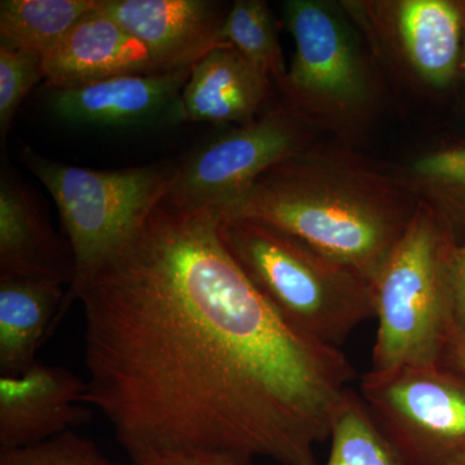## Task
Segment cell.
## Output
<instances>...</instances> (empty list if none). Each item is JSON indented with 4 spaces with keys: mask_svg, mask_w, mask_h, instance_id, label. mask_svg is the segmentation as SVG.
<instances>
[{
    "mask_svg": "<svg viewBox=\"0 0 465 465\" xmlns=\"http://www.w3.org/2000/svg\"><path fill=\"white\" fill-rule=\"evenodd\" d=\"M223 213L164 195L72 292L81 302L84 403L131 463L222 452L321 465L356 371L290 326L229 255Z\"/></svg>",
    "mask_w": 465,
    "mask_h": 465,
    "instance_id": "obj_1",
    "label": "cell"
},
{
    "mask_svg": "<svg viewBox=\"0 0 465 465\" xmlns=\"http://www.w3.org/2000/svg\"><path fill=\"white\" fill-rule=\"evenodd\" d=\"M419 202L399 174L317 143L269 168L224 215L277 226L374 284Z\"/></svg>",
    "mask_w": 465,
    "mask_h": 465,
    "instance_id": "obj_2",
    "label": "cell"
},
{
    "mask_svg": "<svg viewBox=\"0 0 465 465\" xmlns=\"http://www.w3.org/2000/svg\"><path fill=\"white\" fill-rule=\"evenodd\" d=\"M229 255L290 326L338 347L375 318L374 286L295 235L251 217L223 215Z\"/></svg>",
    "mask_w": 465,
    "mask_h": 465,
    "instance_id": "obj_3",
    "label": "cell"
},
{
    "mask_svg": "<svg viewBox=\"0 0 465 465\" xmlns=\"http://www.w3.org/2000/svg\"><path fill=\"white\" fill-rule=\"evenodd\" d=\"M283 20L295 42L277 84L284 105L317 131L357 139L378 115L381 90L356 20L344 3L327 0H289Z\"/></svg>",
    "mask_w": 465,
    "mask_h": 465,
    "instance_id": "obj_4",
    "label": "cell"
},
{
    "mask_svg": "<svg viewBox=\"0 0 465 465\" xmlns=\"http://www.w3.org/2000/svg\"><path fill=\"white\" fill-rule=\"evenodd\" d=\"M459 243L445 219L419 202L411 224L375 281L374 371L442 361L454 331L450 264Z\"/></svg>",
    "mask_w": 465,
    "mask_h": 465,
    "instance_id": "obj_5",
    "label": "cell"
},
{
    "mask_svg": "<svg viewBox=\"0 0 465 465\" xmlns=\"http://www.w3.org/2000/svg\"><path fill=\"white\" fill-rule=\"evenodd\" d=\"M27 168L51 193L75 259V278L67 292L134 232L170 188L176 167L167 164L97 171L67 166L23 152Z\"/></svg>",
    "mask_w": 465,
    "mask_h": 465,
    "instance_id": "obj_6",
    "label": "cell"
},
{
    "mask_svg": "<svg viewBox=\"0 0 465 465\" xmlns=\"http://www.w3.org/2000/svg\"><path fill=\"white\" fill-rule=\"evenodd\" d=\"M367 409L410 465L465 460V375L448 363L405 365L361 381Z\"/></svg>",
    "mask_w": 465,
    "mask_h": 465,
    "instance_id": "obj_7",
    "label": "cell"
},
{
    "mask_svg": "<svg viewBox=\"0 0 465 465\" xmlns=\"http://www.w3.org/2000/svg\"><path fill=\"white\" fill-rule=\"evenodd\" d=\"M317 130L284 104L213 137L174 170L167 198L224 215L269 170L313 146Z\"/></svg>",
    "mask_w": 465,
    "mask_h": 465,
    "instance_id": "obj_8",
    "label": "cell"
},
{
    "mask_svg": "<svg viewBox=\"0 0 465 465\" xmlns=\"http://www.w3.org/2000/svg\"><path fill=\"white\" fill-rule=\"evenodd\" d=\"M370 33L388 34L416 78L434 88L448 87L460 67L464 48L463 3L396 0L345 3Z\"/></svg>",
    "mask_w": 465,
    "mask_h": 465,
    "instance_id": "obj_9",
    "label": "cell"
},
{
    "mask_svg": "<svg viewBox=\"0 0 465 465\" xmlns=\"http://www.w3.org/2000/svg\"><path fill=\"white\" fill-rule=\"evenodd\" d=\"M101 9L145 45L158 73L192 69L208 52L228 45L222 3L101 0Z\"/></svg>",
    "mask_w": 465,
    "mask_h": 465,
    "instance_id": "obj_10",
    "label": "cell"
},
{
    "mask_svg": "<svg viewBox=\"0 0 465 465\" xmlns=\"http://www.w3.org/2000/svg\"><path fill=\"white\" fill-rule=\"evenodd\" d=\"M87 381L65 367L36 361L18 376H0V449L27 448L91 420Z\"/></svg>",
    "mask_w": 465,
    "mask_h": 465,
    "instance_id": "obj_11",
    "label": "cell"
},
{
    "mask_svg": "<svg viewBox=\"0 0 465 465\" xmlns=\"http://www.w3.org/2000/svg\"><path fill=\"white\" fill-rule=\"evenodd\" d=\"M191 70L115 76L52 90L50 109L61 121L97 127H134L183 121L182 94Z\"/></svg>",
    "mask_w": 465,
    "mask_h": 465,
    "instance_id": "obj_12",
    "label": "cell"
},
{
    "mask_svg": "<svg viewBox=\"0 0 465 465\" xmlns=\"http://www.w3.org/2000/svg\"><path fill=\"white\" fill-rule=\"evenodd\" d=\"M51 90H67L115 76L162 74L148 50L99 7L42 57Z\"/></svg>",
    "mask_w": 465,
    "mask_h": 465,
    "instance_id": "obj_13",
    "label": "cell"
},
{
    "mask_svg": "<svg viewBox=\"0 0 465 465\" xmlns=\"http://www.w3.org/2000/svg\"><path fill=\"white\" fill-rule=\"evenodd\" d=\"M0 275L69 287L75 278L69 241L54 231L35 195L5 168L0 177Z\"/></svg>",
    "mask_w": 465,
    "mask_h": 465,
    "instance_id": "obj_14",
    "label": "cell"
},
{
    "mask_svg": "<svg viewBox=\"0 0 465 465\" xmlns=\"http://www.w3.org/2000/svg\"><path fill=\"white\" fill-rule=\"evenodd\" d=\"M272 79L232 45L208 52L192 67L182 94L183 121L249 124L262 115Z\"/></svg>",
    "mask_w": 465,
    "mask_h": 465,
    "instance_id": "obj_15",
    "label": "cell"
},
{
    "mask_svg": "<svg viewBox=\"0 0 465 465\" xmlns=\"http://www.w3.org/2000/svg\"><path fill=\"white\" fill-rule=\"evenodd\" d=\"M65 293L58 283L0 275V376L24 374L38 361Z\"/></svg>",
    "mask_w": 465,
    "mask_h": 465,
    "instance_id": "obj_16",
    "label": "cell"
},
{
    "mask_svg": "<svg viewBox=\"0 0 465 465\" xmlns=\"http://www.w3.org/2000/svg\"><path fill=\"white\" fill-rule=\"evenodd\" d=\"M100 0H2L0 48L45 56Z\"/></svg>",
    "mask_w": 465,
    "mask_h": 465,
    "instance_id": "obj_17",
    "label": "cell"
},
{
    "mask_svg": "<svg viewBox=\"0 0 465 465\" xmlns=\"http://www.w3.org/2000/svg\"><path fill=\"white\" fill-rule=\"evenodd\" d=\"M399 176L448 222L457 238L465 232V145L419 155Z\"/></svg>",
    "mask_w": 465,
    "mask_h": 465,
    "instance_id": "obj_18",
    "label": "cell"
},
{
    "mask_svg": "<svg viewBox=\"0 0 465 465\" xmlns=\"http://www.w3.org/2000/svg\"><path fill=\"white\" fill-rule=\"evenodd\" d=\"M329 440L326 465H410L351 388L333 416Z\"/></svg>",
    "mask_w": 465,
    "mask_h": 465,
    "instance_id": "obj_19",
    "label": "cell"
},
{
    "mask_svg": "<svg viewBox=\"0 0 465 465\" xmlns=\"http://www.w3.org/2000/svg\"><path fill=\"white\" fill-rule=\"evenodd\" d=\"M223 39L275 84L286 74L277 26L264 0L232 3L223 26Z\"/></svg>",
    "mask_w": 465,
    "mask_h": 465,
    "instance_id": "obj_20",
    "label": "cell"
},
{
    "mask_svg": "<svg viewBox=\"0 0 465 465\" xmlns=\"http://www.w3.org/2000/svg\"><path fill=\"white\" fill-rule=\"evenodd\" d=\"M0 465H121L74 430L18 449H0Z\"/></svg>",
    "mask_w": 465,
    "mask_h": 465,
    "instance_id": "obj_21",
    "label": "cell"
},
{
    "mask_svg": "<svg viewBox=\"0 0 465 465\" xmlns=\"http://www.w3.org/2000/svg\"><path fill=\"white\" fill-rule=\"evenodd\" d=\"M45 79L41 54L0 48V134L5 139L21 103Z\"/></svg>",
    "mask_w": 465,
    "mask_h": 465,
    "instance_id": "obj_22",
    "label": "cell"
},
{
    "mask_svg": "<svg viewBox=\"0 0 465 465\" xmlns=\"http://www.w3.org/2000/svg\"><path fill=\"white\" fill-rule=\"evenodd\" d=\"M452 322L454 330L465 333V242L458 243L450 264Z\"/></svg>",
    "mask_w": 465,
    "mask_h": 465,
    "instance_id": "obj_23",
    "label": "cell"
},
{
    "mask_svg": "<svg viewBox=\"0 0 465 465\" xmlns=\"http://www.w3.org/2000/svg\"><path fill=\"white\" fill-rule=\"evenodd\" d=\"M252 458L238 454L204 452V454L176 455L153 459V460L131 463L130 465H251Z\"/></svg>",
    "mask_w": 465,
    "mask_h": 465,
    "instance_id": "obj_24",
    "label": "cell"
},
{
    "mask_svg": "<svg viewBox=\"0 0 465 465\" xmlns=\"http://www.w3.org/2000/svg\"><path fill=\"white\" fill-rule=\"evenodd\" d=\"M442 361L465 375V333L457 330L451 332Z\"/></svg>",
    "mask_w": 465,
    "mask_h": 465,
    "instance_id": "obj_25",
    "label": "cell"
},
{
    "mask_svg": "<svg viewBox=\"0 0 465 465\" xmlns=\"http://www.w3.org/2000/svg\"><path fill=\"white\" fill-rule=\"evenodd\" d=\"M463 58H464L463 65H464V70H465V41H464V48H463Z\"/></svg>",
    "mask_w": 465,
    "mask_h": 465,
    "instance_id": "obj_26",
    "label": "cell"
},
{
    "mask_svg": "<svg viewBox=\"0 0 465 465\" xmlns=\"http://www.w3.org/2000/svg\"><path fill=\"white\" fill-rule=\"evenodd\" d=\"M458 465H465V460L461 461V463H459Z\"/></svg>",
    "mask_w": 465,
    "mask_h": 465,
    "instance_id": "obj_27",
    "label": "cell"
},
{
    "mask_svg": "<svg viewBox=\"0 0 465 465\" xmlns=\"http://www.w3.org/2000/svg\"><path fill=\"white\" fill-rule=\"evenodd\" d=\"M463 5H464V9H465V3H463Z\"/></svg>",
    "mask_w": 465,
    "mask_h": 465,
    "instance_id": "obj_28",
    "label": "cell"
}]
</instances>
